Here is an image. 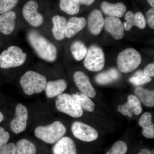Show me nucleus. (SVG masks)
Returning <instances> with one entry per match:
<instances>
[{"mask_svg":"<svg viewBox=\"0 0 154 154\" xmlns=\"http://www.w3.org/2000/svg\"><path fill=\"white\" fill-rule=\"evenodd\" d=\"M66 131L64 125L60 121H55L46 126H39L34 131L36 137L44 142L53 144L63 137Z\"/></svg>","mask_w":154,"mask_h":154,"instance_id":"7ed1b4c3","label":"nucleus"},{"mask_svg":"<svg viewBox=\"0 0 154 154\" xmlns=\"http://www.w3.org/2000/svg\"><path fill=\"white\" fill-rule=\"evenodd\" d=\"M52 152L53 154H77L76 146L71 138L64 137L56 142Z\"/></svg>","mask_w":154,"mask_h":154,"instance_id":"4468645a","label":"nucleus"},{"mask_svg":"<svg viewBox=\"0 0 154 154\" xmlns=\"http://www.w3.org/2000/svg\"><path fill=\"white\" fill-rule=\"evenodd\" d=\"M67 85L63 79L54 81H49L46 83L45 86V94L48 98H53L63 94L65 91Z\"/></svg>","mask_w":154,"mask_h":154,"instance_id":"aec40b11","label":"nucleus"},{"mask_svg":"<svg viewBox=\"0 0 154 154\" xmlns=\"http://www.w3.org/2000/svg\"><path fill=\"white\" fill-rule=\"evenodd\" d=\"M16 14L13 11H10L0 16V32L6 35H9L15 28Z\"/></svg>","mask_w":154,"mask_h":154,"instance_id":"a211bd4d","label":"nucleus"},{"mask_svg":"<svg viewBox=\"0 0 154 154\" xmlns=\"http://www.w3.org/2000/svg\"><path fill=\"white\" fill-rule=\"evenodd\" d=\"M60 8L69 15H73L78 14L80 10L79 0H60Z\"/></svg>","mask_w":154,"mask_h":154,"instance_id":"a878e982","label":"nucleus"},{"mask_svg":"<svg viewBox=\"0 0 154 154\" xmlns=\"http://www.w3.org/2000/svg\"><path fill=\"white\" fill-rule=\"evenodd\" d=\"M118 110L123 115L132 117L133 114H140L142 111V107L137 98L131 95L128 97L126 103L118 106Z\"/></svg>","mask_w":154,"mask_h":154,"instance_id":"ddd939ff","label":"nucleus"},{"mask_svg":"<svg viewBox=\"0 0 154 154\" xmlns=\"http://www.w3.org/2000/svg\"><path fill=\"white\" fill-rule=\"evenodd\" d=\"M152 81L151 78L146 76L142 71H138L134 75L130 78L129 82L136 86L141 85L150 82Z\"/></svg>","mask_w":154,"mask_h":154,"instance_id":"c85d7f7f","label":"nucleus"},{"mask_svg":"<svg viewBox=\"0 0 154 154\" xmlns=\"http://www.w3.org/2000/svg\"><path fill=\"white\" fill-rule=\"evenodd\" d=\"M0 44H1V43H0Z\"/></svg>","mask_w":154,"mask_h":154,"instance_id":"a19ab883","label":"nucleus"},{"mask_svg":"<svg viewBox=\"0 0 154 154\" xmlns=\"http://www.w3.org/2000/svg\"><path fill=\"white\" fill-rule=\"evenodd\" d=\"M152 116L151 113L146 112L141 116L139 125L143 128L142 134L149 139L154 138V125L152 122Z\"/></svg>","mask_w":154,"mask_h":154,"instance_id":"4be33fe9","label":"nucleus"},{"mask_svg":"<svg viewBox=\"0 0 154 154\" xmlns=\"http://www.w3.org/2000/svg\"><path fill=\"white\" fill-rule=\"evenodd\" d=\"M140 54L133 48H128L121 51L117 57V65L119 71L128 73L134 71L141 63Z\"/></svg>","mask_w":154,"mask_h":154,"instance_id":"20e7f679","label":"nucleus"},{"mask_svg":"<svg viewBox=\"0 0 154 154\" xmlns=\"http://www.w3.org/2000/svg\"><path fill=\"white\" fill-rule=\"evenodd\" d=\"M144 75L146 76L154 77V64L152 63L148 65L143 70Z\"/></svg>","mask_w":154,"mask_h":154,"instance_id":"f704fd0d","label":"nucleus"},{"mask_svg":"<svg viewBox=\"0 0 154 154\" xmlns=\"http://www.w3.org/2000/svg\"><path fill=\"white\" fill-rule=\"evenodd\" d=\"M19 0H1L0 1V14L11 11L14 8Z\"/></svg>","mask_w":154,"mask_h":154,"instance_id":"7c9ffc66","label":"nucleus"},{"mask_svg":"<svg viewBox=\"0 0 154 154\" xmlns=\"http://www.w3.org/2000/svg\"><path fill=\"white\" fill-rule=\"evenodd\" d=\"M87 25V21L84 17H73L67 22L65 29V36L71 38L75 36Z\"/></svg>","mask_w":154,"mask_h":154,"instance_id":"f3484780","label":"nucleus"},{"mask_svg":"<svg viewBox=\"0 0 154 154\" xmlns=\"http://www.w3.org/2000/svg\"><path fill=\"white\" fill-rule=\"evenodd\" d=\"M101 8L104 14L109 16L120 18L123 17L126 11V7L123 3L119 2L111 4L103 2Z\"/></svg>","mask_w":154,"mask_h":154,"instance_id":"6ab92c4d","label":"nucleus"},{"mask_svg":"<svg viewBox=\"0 0 154 154\" xmlns=\"http://www.w3.org/2000/svg\"><path fill=\"white\" fill-rule=\"evenodd\" d=\"M4 119V115L2 114V113L0 111V122H2V121H3Z\"/></svg>","mask_w":154,"mask_h":154,"instance_id":"58836bf2","label":"nucleus"},{"mask_svg":"<svg viewBox=\"0 0 154 154\" xmlns=\"http://www.w3.org/2000/svg\"><path fill=\"white\" fill-rule=\"evenodd\" d=\"M126 22L123 24L124 30L128 31L133 26H137L140 29H144L146 25V22L144 16L142 13L137 12L135 14L131 11L127 12L125 16Z\"/></svg>","mask_w":154,"mask_h":154,"instance_id":"dca6fc26","label":"nucleus"},{"mask_svg":"<svg viewBox=\"0 0 154 154\" xmlns=\"http://www.w3.org/2000/svg\"><path fill=\"white\" fill-rule=\"evenodd\" d=\"M148 2L152 8H154V0H147Z\"/></svg>","mask_w":154,"mask_h":154,"instance_id":"4c0bfd02","label":"nucleus"},{"mask_svg":"<svg viewBox=\"0 0 154 154\" xmlns=\"http://www.w3.org/2000/svg\"><path fill=\"white\" fill-rule=\"evenodd\" d=\"M53 24L52 31L54 38L57 40H62L65 37V29L67 19L64 17L56 15L53 17Z\"/></svg>","mask_w":154,"mask_h":154,"instance_id":"412c9836","label":"nucleus"},{"mask_svg":"<svg viewBox=\"0 0 154 154\" xmlns=\"http://www.w3.org/2000/svg\"><path fill=\"white\" fill-rule=\"evenodd\" d=\"M84 60L86 68L92 72H99L105 66V57L102 48L96 45L89 48Z\"/></svg>","mask_w":154,"mask_h":154,"instance_id":"0eeeda50","label":"nucleus"},{"mask_svg":"<svg viewBox=\"0 0 154 154\" xmlns=\"http://www.w3.org/2000/svg\"><path fill=\"white\" fill-rule=\"evenodd\" d=\"M88 28L92 34H100L105 23V19L101 11L97 9L92 11L88 17Z\"/></svg>","mask_w":154,"mask_h":154,"instance_id":"2eb2a0df","label":"nucleus"},{"mask_svg":"<svg viewBox=\"0 0 154 154\" xmlns=\"http://www.w3.org/2000/svg\"><path fill=\"white\" fill-rule=\"evenodd\" d=\"M74 80L80 91L90 98H94L96 95L95 91L89 77L82 72L77 71L73 76Z\"/></svg>","mask_w":154,"mask_h":154,"instance_id":"f8f14e48","label":"nucleus"},{"mask_svg":"<svg viewBox=\"0 0 154 154\" xmlns=\"http://www.w3.org/2000/svg\"><path fill=\"white\" fill-rule=\"evenodd\" d=\"M1 1V0H0V1Z\"/></svg>","mask_w":154,"mask_h":154,"instance_id":"ea45409f","label":"nucleus"},{"mask_svg":"<svg viewBox=\"0 0 154 154\" xmlns=\"http://www.w3.org/2000/svg\"><path fill=\"white\" fill-rule=\"evenodd\" d=\"M0 154H17L16 144L14 143L6 144L0 147Z\"/></svg>","mask_w":154,"mask_h":154,"instance_id":"2f4dec72","label":"nucleus"},{"mask_svg":"<svg viewBox=\"0 0 154 154\" xmlns=\"http://www.w3.org/2000/svg\"><path fill=\"white\" fill-rule=\"evenodd\" d=\"M134 93L144 105L147 107H154V90H149L139 87L135 89Z\"/></svg>","mask_w":154,"mask_h":154,"instance_id":"5701e85b","label":"nucleus"},{"mask_svg":"<svg viewBox=\"0 0 154 154\" xmlns=\"http://www.w3.org/2000/svg\"><path fill=\"white\" fill-rule=\"evenodd\" d=\"M72 131L76 138L86 142L94 141L99 136L95 128L80 122H75L73 123Z\"/></svg>","mask_w":154,"mask_h":154,"instance_id":"6e6552de","label":"nucleus"},{"mask_svg":"<svg viewBox=\"0 0 154 154\" xmlns=\"http://www.w3.org/2000/svg\"><path fill=\"white\" fill-rule=\"evenodd\" d=\"M82 108L89 112H93L95 109V104L88 96L85 94H74L71 95Z\"/></svg>","mask_w":154,"mask_h":154,"instance_id":"cd10ccee","label":"nucleus"},{"mask_svg":"<svg viewBox=\"0 0 154 154\" xmlns=\"http://www.w3.org/2000/svg\"><path fill=\"white\" fill-rule=\"evenodd\" d=\"M147 22L150 28L154 29V9L153 8L149 9L146 14Z\"/></svg>","mask_w":154,"mask_h":154,"instance_id":"72a5a7b5","label":"nucleus"},{"mask_svg":"<svg viewBox=\"0 0 154 154\" xmlns=\"http://www.w3.org/2000/svg\"><path fill=\"white\" fill-rule=\"evenodd\" d=\"M120 76L119 72L116 69L112 68L106 72L99 74L95 78L96 82L99 85L110 84L118 79Z\"/></svg>","mask_w":154,"mask_h":154,"instance_id":"b1692460","label":"nucleus"},{"mask_svg":"<svg viewBox=\"0 0 154 154\" xmlns=\"http://www.w3.org/2000/svg\"><path fill=\"white\" fill-rule=\"evenodd\" d=\"M138 154H152L150 151L147 149H143L141 150Z\"/></svg>","mask_w":154,"mask_h":154,"instance_id":"e433bc0d","label":"nucleus"},{"mask_svg":"<svg viewBox=\"0 0 154 154\" xmlns=\"http://www.w3.org/2000/svg\"><path fill=\"white\" fill-rule=\"evenodd\" d=\"M55 105L58 111L74 118H79L83 114L82 108L71 95L62 94L57 96Z\"/></svg>","mask_w":154,"mask_h":154,"instance_id":"423d86ee","label":"nucleus"},{"mask_svg":"<svg viewBox=\"0 0 154 154\" xmlns=\"http://www.w3.org/2000/svg\"><path fill=\"white\" fill-rule=\"evenodd\" d=\"M28 111L25 105L21 103L17 105L15 116L11 122V128L15 133L19 134L25 131L27 127Z\"/></svg>","mask_w":154,"mask_h":154,"instance_id":"9d476101","label":"nucleus"},{"mask_svg":"<svg viewBox=\"0 0 154 154\" xmlns=\"http://www.w3.org/2000/svg\"><path fill=\"white\" fill-rule=\"evenodd\" d=\"M27 54L16 46L9 47L0 54V67L9 69L22 65L26 60Z\"/></svg>","mask_w":154,"mask_h":154,"instance_id":"39448f33","label":"nucleus"},{"mask_svg":"<svg viewBox=\"0 0 154 154\" xmlns=\"http://www.w3.org/2000/svg\"><path fill=\"white\" fill-rule=\"evenodd\" d=\"M17 154H36L35 145L30 141L25 139L20 140L16 144Z\"/></svg>","mask_w":154,"mask_h":154,"instance_id":"393cba45","label":"nucleus"},{"mask_svg":"<svg viewBox=\"0 0 154 154\" xmlns=\"http://www.w3.org/2000/svg\"><path fill=\"white\" fill-rule=\"evenodd\" d=\"M128 146L122 141L116 142L106 154H125L127 152Z\"/></svg>","mask_w":154,"mask_h":154,"instance_id":"c756f323","label":"nucleus"},{"mask_svg":"<svg viewBox=\"0 0 154 154\" xmlns=\"http://www.w3.org/2000/svg\"><path fill=\"white\" fill-rule=\"evenodd\" d=\"M46 83L44 76L32 71L26 72L20 81V85L27 95L40 94L45 89Z\"/></svg>","mask_w":154,"mask_h":154,"instance_id":"f03ea898","label":"nucleus"},{"mask_svg":"<svg viewBox=\"0 0 154 154\" xmlns=\"http://www.w3.org/2000/svg\"><path fill=\"white\" fill-rule=\"evenodd\" d=\"M28 39L32 47L41 58L49 62H53L56 60V47L40 33L35 30H31L28 33Z\"/></svg>","mask_w":154,"mask_h":154,"instance_id":"f257e3e1","label":"nucleus"},{"mask_svg":"<svg viewBox=\"0 0 154 154\" xmlns=\"http://www.w3.org/2000/svg\"><path fill=\"white\" fill-rule=\"evenodd\" d=\"M105 30L109 32L114 39L120 40L124 35L123 24L117 17H107L105 19Z\"/></svg>","mask_w":154,"mask_h":154,"instance_id":"9b49d317","label":"nucleus"},{"mask_svg":"<svg viewBox=\"0 0 154 154\" xmlns=\"http://www.w3.org/2000/svg\"><path fill=\"white\" fill-rule=\"evenodd\" d=\"M9 139L10 134L9 133L5 131L3 128L0 127V147L7 144Z\"/></svg>","mask_w":154,"mask_h":154,"instance_id":"473e14b6","label":"nucleus"},{"mask_svg":"<svg viewBox=\"0 0 154 154\" xmlns=\"http://www.w3.org/2000/svg\"><path fill=\"white\" fill-rule=\"evenodd\" d=\"M70 50L75 59L80 61L85 57L88 49L82 41H76L72 43Z\"/></svg>","mask_w":154,"mask_h":154,"instance_id":"bb28decb","label":"nucleus"},{"mask_svg":"<svg viewBox=\"0 0 154 154\" xmlns=\"http://www.w3.org/2000/svg\"><path fill=\"white\" fill-rule=\"evenodd\" d=\"M38 3L34 0H30L23 7L22 12L25 20L31 26L37 27L42 25L44 18L38 13Z\"/></svg>","mask_w":154,"mask_h":154,"instance_id":"1a4fd4ad","label":"nucleus"},{"mask_svg":"<svg viewBox=\"0 0 154 154\" xmlns=\"http://www.w3.org/2000/svg\"><path fill=\"white\" fill-rule=\"evenodd\" d=\"M80 4L85 5H90L94 2L95 0H79Z\"/></svg>","mask_w":154,"mask_h":154,"instance_id":"c9c22d12","label":"nucleus"}]
</instances>
